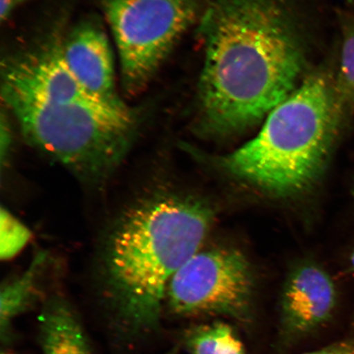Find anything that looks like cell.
<instances>
[{
  "label": "cell",
  "mask_w": 354,
  "mask_h": 354,
  "mask_svg": "<svg viewBox=\"0 0 354 354\" xmlns=\"http://www.w3.org/2000/svg\"><path fill=\"white\" fill-rule=\"evenodd\" d=\"M10 125L6 111L2 110L0 122V158L2 168L6 165L11 152L12 136Z\"/></svg>",
  "instance_id": "cell-14"
},
{
  "label": "cell",
  "mask_w": 354,
  "mask_h": 354,
  "mask_svg": "<svg viewBox=\"0 0 354 354\" xmlns=\"http://www.w3.org/2000/svg\"><path fill=\"white\" fill-rule=\"evenodd\" d=\"M43 354H91L90 344L76 314L65 301L53 299L41 317Z\"/></svg>",
  "instance_id": "cell-9"
},
{
  "label": "cell",
  "mask_w": 354,
  "mask_h": 354,
  "mask_svg": "<svg viewBox=\"0 0 354 354\" xmlns=\"http://www.w3.org/2000/svg\"><path fill=\"white\" fill-rule=\"evenodd\" d=\"M348 272L353 274L354 275V250L352 252L351 257H349Z\"/></svg>",
  "instance_id": "cell-17"
},
{
  "label": "cell",
  "mask_w": 354,
  "mask_h": 354,
  "mask_svg": "<svg viewBox=\"0 0 354 354\" xmlns=\"http://www.w3.org/2000/svg\"><path fill=\"white\" fill-rule=\"evenodd\" d=\"M190 354H247L232 327L223 322L197 326L185 338Z\"/></svg>",
  "instance_id": "cell-12"
},
{
  "label": "cell",
  "mask_w": 354,
  "mask_h": 354,
  "mask_svg": "<svg viewBox=\"0 0 354 354\" xmlns=\"http://www.w3.org/2000/svg\"><path fill=\"white\" fill-rule=\"evenodd\" d=\"M254 281L241 252H198L171 279L166 298L181 316L221 315L250 320Z\"/></svg>",
  "instance_id": "cell-6"
},
{
  "label": "cell",
  "mask_w": 354,
  "mask_h": 354,
  "mask_svg": "<svg viewBox=\"0 0 354 354\" xmlns=\"http://www.w3.org/2000/svg\"><path fill=\"white\" fill-rule=\"evenodd\" d=\"M1 236H0V257L8 260L24 249L32 237V233L10 212L1 209Z\"/></svg>",
  "instance_id": "cell-13"
},
{
  "label": "cell",
  "mask_w": 354,
  "mask_h": 354,
  "mask_svg": "<svg viewBox=\"0 0 354 354\" xmlns=\"http://www.w3.org/2000/svg\"><path fill=\"white\" fill-rule=\"evenodd\" d=\"M337 17L340 47L336 57L335 98L340 117L348 127L354 118V13L339 10Z\"/></svg>",
  "instance_id": "cell-10"
},
{
  "label": "cell",
  "mask_w": 354,
  "mask_h": 354,
  "mask_svg": "<svg viewBox=\"0 0 354 354\" xmlns=\"http://www.w3.org/2000/svg\"><path fill=\"white\" fill-rule=\"evenodd\" d=\"M304 354H354V336Z\"/></svg>",
  "instance_id": "cell-15"
},
{
  "label": "cell",
  "mask_w": 354,
  "mask_h": 354,
  "mask_svg": "<svg viewBox=\"0 0 354 354\" xmlns=\"http://www.w3.org/2000/svg\"><path fill=\"white\" fill-rule=\"evenodd\" d=\"M337 304V291L328 273L320 266H299L283 290L282 330L288 339L312 333L330 319Z\"/></svg>",
  "instance_id": "cell-7"
},
{
  "label": "cell",
  "mask_w": 354,
  "mask_h": 354,
  "mask_svg": "<svg viewBox=\"0 0 354 354\" xmlns=\"http://www.w3.org/2000/svg\"><path fill=\"white\" fill-rule=\"evenodd\" d=\"M353 190H354V189H353Z\"/></svg>",
  "instance_id": "cell-19"
},
{
  "label": "cell",
  "mask_w": 354,
  "mask_h": 354,
  "mask_svg": "<svg viewBox=\"0 0 354 354\" xmlns=\"http://www.w3.org/2000/svg\"><path fill=\"white\" fill-rule=\"evenodd\" d=\"M335 59L309 72L269 113L254 139L218 158L220 167L274 196H293L313 188L347 129L336 103Z\"/></svg>",
  "instance_id": "cell-3"
},
{
  "label": "cell",
  "mask_w": 354,
  "mask_h": 354,
  "mask_svg": "<svg viewBox=\"0 0 354 354\" xmlns=\"http://www.w3.org/2000/svg\"><path fill=\"white\" fill-rule=\"evenodd\" d=\"M1 354H11V353H8V352H6V353L3 352Z\"/></svg>",
  "instance_id": "cell-18"
},
{
  "label": "cell",
  "mask_w": 354,
  "mask_h": 354,
  "mask_svg": "<svg viewBox=\"0 0 354 354\" xmlns=\"http://www.w3.org/2000/svg\"><path fill=\"white\" fill-rule=\"evenodd\" d=\"M28 0H1V11H0V19L4 21L8 19L13 12L17 8L22 6Z\"/></svg>",
  "instance_id": "cell-16"
},
{
  "label": "cell",
  "mask_w": 354,
  "mask_h": 354,
  "mask_svg": "<svg viewBox=\"0 0 354 354\" xmlns=\"http://www.w3.org/2000/svg\"><path fill=\"white\" fill-rule=\"evenodd\" d=\"M211 221L203 203L172 196L145 199L119 221L106 247L104 276L132 328L157 327L171 279L198 253Z\"/></svg>",
  "instance_id": "cell-2"
},
{
  "label": "cell",
  "mask_w": 354,
  "mask_h": 354,
  "mask_svg": "<svg viewBox=\"0 0 354 354\" xmlns=\"http://www.w3.org/2000/svg\"><path fill=\"white\" fill-rule=\"evenodd\" d=\"M26 140L80 177L99 180L116 169L134 141L138 121L84 91L32 97L1 91Z\"/></svg>",
  "instance_id": "cell-4"
},
{
  "label": "cell",
  "mask_w": 354,
  "mask_h": 354,
  "mask_svg": "<svg viewBox=\"0 0 354 354\" xmlns=\"http://www.w3.org/2000/svg\"><path fill=\"white\" fill-rule=\"evenodd\" d=\"M47 259L46 253L39 252L24 273L2 287L0 293V328L2 335L7 331L13 318L25 311L37 298L38 282Z\"/></svg>",
  "instance_id": "cell-11"
},
{
  "label": "cell",
  "mask_w": 354,
  "mask_h": 354,
  "mask_svg": "<svg viewBox=\"0 0 354 354\" xmlns=\"http://www.w3.org/2000/svg\"><path fill=\"white\" fill-rule=\"evenodd\" d=\"M305 7L304 0H203L199 131H245L299 87L313 46Z\"/></svg>",
  "instance_id": "cell-1"
},
{
  "label": "cell",
  "mask_w": 354,
  "mask_h": 354,
  "mask_svg": "<svg viewBox=\"0 0 354 354\" xmlns=\"http://www.w3.org/2000/svg\"><path fill=\"white\" fill-rule=\"evenodd\" d=\"M63 54L71 72L92 96L113 107L128 108L118 94L113 53L98 21L75 26L63 41Z\"/></svg>",
  "instance_id": "cell-8"
},
{
  "label": "cell",
  "mask_w": 354,
  "mask_h": 354,
  "mask_svg": "<svg viewBox=\"0 0 354 354\" xmlns=\"http://www.w3.org/2000/svg\"><path fill=\"white\" fill-rule=\"evenodd\" d=\"M116 43L122 84L138 95L170 54L181 35L196 21L203 0H102Z\"/></svg>",
  "instance_id": "cell-5"
}]
</instances>
